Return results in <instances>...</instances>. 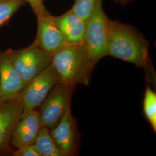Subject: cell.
<instances>
[{
    "label": "cell",
    "mask_w": 156,
    "mask_h": 156,
    "mask_svg": "<svg viewBox=\"0 0 156 156\" xmlns=\"http://www.w3.org/2000/svg\"><path fill=\"white\" fill-rule=\"evenodd\" d=\"M34 145L40 156H64L53 140L50 129L46 127L40 128Z\"/></svg>",
    "instance_id": "cell-13"
},
{
    "label": "cell",
    "mask_w": 156,
    "mask_h": 156,
    "mask_svg": "<svg viewBox=\"0 0 156 156\" xmlns=\"http://www.w3.org/2000/svg\"><path fill=\"white\" fill-rule=\"evenodd\" d=\"M51 63L58 82L70 86H87L94 66L90 62L83 44L67 45L51 54Z\"/></svg>",
    "instance_id": "cell-2"
},
{
    "label": "cell",
    "mask_w": 156,
    "mask_h": 156,
    "mask_svg": "<svg viewBox=\"0 0 156 156\" xmlns=\"http://www.w3.org/2000/svg\"><path fill=\"white\" fill-rule=\"evenodd\" d=\"M26 86L5 51H0V105L15 99Z\"/></svg>",
    "instance_id": "cell-10"
},
{
    "label": "cell",
    "mask_w": 156,
    "mask_h": 156,
    "mask_svg": "<svg viewBox=\"0 0 156 156\" xmlns=\"http://www.w3.org/2000/svg\"><path fill=\"white\" fill-rule=\"evenodd\" d=\"M41 127L39 113L37 109L23 115L13 129L11 145L18 149L33 145Z\"/></svg>",
    "instance_id": "cell-11"
},
{
    "label": "cell",
    "mask_w": 156,
    "mask_h": 156,
    "mask_svg": "<svg viewBox=\"0 0 156 156\" xmlns=\"http://www.w3.org/2000/svg\"><path fill=\"white\" fill-rule=\"evenodd\" d=\"M111 19L103 8V0H97L87 22L83 44L90 62L95 65L108 55Z\"/></svg>",
    "instance_id": "cell-3"
},
{
    "label": "cell",
    "mask_w": 156,
    "mask_h": 156,
    "mask_svg": "<svg viewBox=\"0 0 156 156\" xmlns=\"http://www.w3.org/2000/svg\"><path fill=\"white\" fill-rule=\"evenodd\" d=\"M5 51L26 86L51 63V55L34 42L27 48L8 49Z\"/></svg>",
    "instance_id": "cell-4"
},
{
    "label": "cell",
    "mask_w": 156,
    "mask_h": 156,
    "mask_svg": "<svg viewBox=\"0 0 156 156\" xmlns=\"http://www.w3.org/2000/svg\"><path fill=\"white\" fill-rule=\"evenodd\" d=\"M144 112L153 129L156 131V94L149 86L146 87L144 99Z\"/></svg>",
    "instance_id": "cell-14"
},
{
    "label": "cell",
    "mask_w": 156,
    "mask_h": 156,
    "mask_svg": "<svg viewBox=\"0 0 156 156\" xmlns=\"http://www.w3.org/2000/svg\"><path fill=\"white\" fill-rule=\"evenodd\" d=\"M26 2H28L31 6L35 15L41 11L45 8L44 4V0H24Z\"/></svg>",
    "instance_id": "cell-18"
},
{
    "label": "cell",
    "mask_w": 156,
    "mask_h": 156,
    "mask_svg": "<svg viewBox=\"0 0 156 156\" xmlns=\"http://www.w3.org/2000/svg\"><path fill=\"white\" fill-rule=\"evenodd\" d=\"M58 82L56 69L51 63L45 69L32 80L20 93L23 104V115L37 109Z\"/></svg>",
    "instance_id": "cell-6"
},
{
    "label": "cell",
    "mask_w": 156,
    "mask_h": 156,
    "mask_svg": "<svg viewBox=\"0 0 156 156\" xmlns=\"http://www.w3.org/2000/svg\"><path fill=\"white\" fill-rule=\"evenodd\" d=\"M12 154L15 156H40L34 144L16 149Z\"/></svg>",
    "instance_id": "cell-17"
},
{
    "label": "cell",
    "mask_w": 156,
    "mask_h": 156,
    "mask_svg": "<svg viewBox=\"0 0 156 156\" xmlns=\"http://www.w3.org/2000/svg\"><path fill=\"white\" fill-rule=\"evenodd\" d=\"M150 44L133 26L111 20L108 55L144 68L149 60Z\"/></svg>",
    "instance_id": "cell-1"
},
{
    "label": "cell",
    "mask_w": 156,
    "mask_h": 156,
    "mask_svg": "<svg viewBox=\"0 0 156 156\" xmlns=\"http://www.w3.org/2000/svg\"><path fill=\"white\" fill-rule=\"evenodd\" d=\"M35 15L37 18V33L34 42L36 45L51 55L67 46L53 16L46 8Z\"/></svg>",
    "instance_id": "cell-7"
},
{
    "label": "cell",
    "mask_w": 156,
    "mask_h": 156,
    "mask_svg": "<svg viewBox=\"0 0 156 156\" xmlns=\"http://www.w3.org/2000/svg\"><path fill=\"white\" fill-rule=\"evenodd\" d=\"M54 20L60 30L67 45L83 44L86 22L69 9Z\"/></svg>",
    "instance_id": "cell-12"
},
{
    "label": "cell",
    "mask_w": 156,
    "mask_h": 156,
    "mask_svg": "<svg viewBox=\"0 0 156 156\" xmlns=\"http://www.w3.org/2000/svg\"><path fill=\"white\" fill-rule=\"evenodd\" d=\"M135 1H136V0H113V1L115 2L122 6L126 5Z\"/></svg>",
    "instance_id": "cell-19"
},
{
    "label": "cell",
    "mask_w": 156,
    "mask_h": 156,
    "mask_svg": "<svg viewBox=\"0 0 156 156\" xmlns=\"http://www.w3.org/2000/svg\"><path fill=\"white\" fill-rule=\"evenodd\" d=\"M97 0H74L71 9L87 22Z\"/></svg>",
    "instance_id": "cell-16"
},
{
    "label": "cell",
    "mask_w": 156,
    "mask_h": 156,
    "mask_svg": "<svg viewBox=\"0 0 156 156\" xmlns=\"http://www.w3.org/2000/svg\"><path fill=\"white\" fill-rule=\"evenodd\" d=\"M23 104L20 94L0 105V153L8 151L15 125L22 116Z\"/></svg>",
    "instance_id": "cell-9"
},
{
    "label": "cell",
    "mask_w": 156,
    "mask_h": 156,
    "mask_svg": "<svg viewBox=\"0 0 156 156\" xmlns=\"http://www.w3.org/2000/svg\"><path fill=\"white\" fill-rule=\"evenodd\" d=\"M75 87L58 82L50 90L39 106V120L42 127L54 128L60 122L67 110Z\"/></svg>",
    "instance_id": "cell-5"
},
{
    "label": "cell",
    "mask_w": 156,
    "mask_h": 156,
    "mask_svg": "<svg viewBox=\"0 0 156 156\" xmlns=\"http://www.w3.org/2000/svg\"><path fill=\"white\" fill-rule=\"evenodd\" d=\"M26 3L24 0H0V27Z\"/></svg>",
    "instance_id": "cell-15"
},
{
    "label": "cell",
    "mask_w": 156,
    "mask_h": 156,
    "mask_svg": "<svg viewBox=\"0 0 156 156\" xmlns=\"http://www.w3.org/2000/svg\"><path fill=\"white\" fill-rule=\"evenodd\" d=\"M55 144L64 156H75L79 147V135L76 122L68 109L60 122L50 129Z\"/></svg>",
    "instance_id": "cell-8"
}]
</instances>
